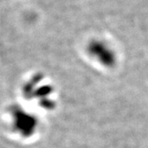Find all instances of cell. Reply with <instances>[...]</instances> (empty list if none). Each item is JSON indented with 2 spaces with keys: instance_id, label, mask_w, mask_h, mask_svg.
Instances as JSON below:
<instances>
[{
  "instance_id": "cell-4",
  "label": "cell",
  "mask_w": 148,
  "mask_h": 148,
  "mask_svg": "<svg viewBox=\"0 0 148 148\" xmlns=\"http://www.w3.org/2000/svg\"><path fill=\"white\" fill-rule=\"evenodd\" d=\"M40 105L41 107L46 109V110H53V109L55 108V102L50 97L40 100Z\"/></svg>"
},
{
  "instance_id": "cell-1",
  "label": "cell",
  "mask_w": 148,
  "mask_h": 148,
  "mask_svg": "<svg viewBox=\"0 0 148 148\" xmlns=\"http://www.w3.org/2000/svg\"><path fill=\"white\" fill-rule=\"evenodd\" d=\"M86 53L106 69H113L116 66L118 61L116 52L108 43L102 40H90L86 45Z\"/></svg>"
},
{
  "instance_id": "cell-2",
  "label": "cell",
  "mask_w": 148,
  "mask_h": 148,
  "mask_svg": "<svg viewBox=\"0 0 148 148\" xmlns=\"http://www.w3.org/2000/svg\"><path fill=\"white\" fill-rule=\"evenodd\" d=\"M13 126L22 137L29 138L37 130L38 119L27 111L16 110L13 113Z\"/></svg>"
},
{
  "instance_id": "cell-3",
  "label": "cell",
  "mask_w": 148,
  "mask_h": 148,
  "mask_svg": "<svg viewBox=\"0 0 148 148\" xmlns=\"http://www.w3.org/2000/svg\"><path fill=\"white\" fill-rule=\"evenodd\" d=\"M53 87L50 85H44V86H40L36 88L33 97H36L40 101L49 97V95L53 93Z\"/></svg>"
}]
</instances>
